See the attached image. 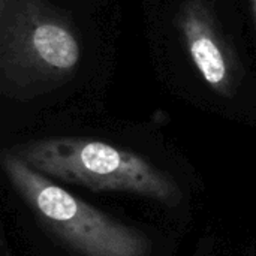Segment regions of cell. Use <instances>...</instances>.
<instances>
[{
    "mask_svg": "<svg viewBox=\"0 0 256 256\" xmlns=\"http://www.w3.org/2000/svg\"><path fill=\"white\" fill-rule=\"evenodd\" d=\"M38 172L92 190L130 192L174 206L182 200L177 183L136 153L84 138L33 141L16 153Z\"/></svg>",
    "mask_w": 256,
    "mask_h": 256,
    "instance_id": "cell-1",
    "label": "cell"
},
{
    "mask_svg": "<svg viewBox=\"0 0 256 256\" xmlns=\"http://www.w3.org/2000/svg\"><path fill=\"white\" fill-rule=\"evenodd\" d=\"M72 24L45 0H0V69L18 87H50L68 80L80 62Z\"/></svg>",
    "mask_w": 256,
    "mask_h": 256,
    "instance_id": "cell-2",
    "label": "cell"
},
{
    "mask_svg": "<svg viewBox=\"0 0 256 256\" xmlns=\"http://www.w3.org/2000/svg\"><path fill=\"white\" fill-rule=\"evenodd\" d=\"M6 177L33 213L81 256H147L146 234L129 228L84 202L15 153L3 154Z\"/></svg>",
    "mask_w": 256,
    "mask_h": 256,
    "instance_id": "cell-3",
    "label": "cell"
},
{
    "mask_svg": "<svg viewBox=\"0 0 256 256\" xmlns=\"http://www.w3.org/2000/svg\"><path fill=\"white\" fill-rule=\"evenodd\" d=\"M177 24L204 81L222 96H231L240 75V63L207 3L188 0L178 14Z\"/></svg>",
    "mask_w": 256,
    "mask_h": 256,
    "instance_id": "cell-4",
    "label": "cell"
},
{
    "mask_svg": "<svg viewBox=\"0 0 256 256\" xmlns=\"http://www.w3.org/2000/svg\"><path fill=\"white\" fill-rule=\"evenodd\" d=\"M250 4H252V14H254V18H255L256 24V0H250Z\"/></svg>",
    "mask_w": 256,
    "mask_h": 256,
    "instance_id": "cell-5",
    "label": "cell"
}]
</instances>
